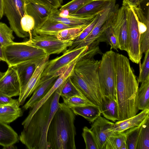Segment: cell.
<instances>
[{"label": "cell", "instance_id": "cell-20", "mask_svg": "<svg viewBox=\"0 0 149 149\" xmlns=\"http://www.w3.org/2000/svg\"><path fill=\"white\" fill-rule=\"evenodd\" d=\"M113 0H92L74 13L70 14L83 17L95 16L104 10Z\"/></svg>", "mask_w": 149, "mask_h": 149}, {"label": "cell", "instance_id": "cell-9", "mask_svg": "<svg viewBox=\"0 0 149 149\" xmlns=\"http://www.w3.org/2000/svg\"><path fill=\"white\" fill-rule=\"evenodd\" d=\"M26 44L42 49L50 56L63 52L72 44L73 41H63L55 36L47 35L36 34L24 42Z\"/></svg>", "mask_w": 149, "mask_h": 149}, {"label": "cell", "instance_id": "cell-43", "mask_svg": "<svg viewBox=\"0 0 149 149\" xmlns=\"http://www.w3.org/2000/svg\"><path fill=\"white\" fill-rule=\"evenodd\" d=\"M145 0H123L122 5L125 6H137Z\"/></svg>", "mask_w": 149, "mask_h": 149}, {"label": "cell", "instance_id": "cell-46", "mask_svg": "<svg viewBox=\"0 0 149 149\" xmlns=\"http://www.w3.org/2000/svg\"><path fill=\"white\" fill-rule=\"evenodd\" d=\"M4 15V6L3 1V0H0V16L1 18Z\"/></svg>", "mask_w": 149, "mask_h": 149}, {"label": "cell", "instance_id": "cell-36", "mask_svg": "<svg viewBox=\"0 0 149 149\" xmlns=\"http://www.w3.org/2000/svg\"><path fill=\"white\" fill-rule=\"evenodd\" d=\"M13 32L6 24L0 22V43L3 47L14 42Z\"/></svg>", "mask_w": 149, "mask_h": 149}, {"label": "cell", "instance_id": "cell-32", "mask_svg": "<svg viewBox=\"0 0 149 149\" xmlns=\"http://www.w3.org/2000/svg\"><path fill=\"white\" fill-rule=\"evenodd\" d=\"M126 139L125 132L111 131L107 139L104 149H120L123 142L126 141Z\"/></svg>", "mask_w": 149, "mask_h": 149}, {"label": "cell", "instance_id": "cell-31", "mask_svg": "<svg viewBox=\"0 0 149 149\" xmlns=\"http://www.w3.org/2000/svg\"><path fill=\"white\" fill-rule=\"evenodd\" d=\"M35 26V21L33 17L25 13L20 21V33L19 37H31Z\"/></svg>", "mask_w": 149, "mask_h": 149}, {"label": "cell", "instance_id": "cell-24", "mask_svg": "<svg viewBox=\"0 0 149 149\" xmlns=\"http://www.w3.org/2000/svg\"><path fill=\"white\" fill-rule=\"evenodd\" d=\"M75 27L51 20L48 18L35 28L32 36L38 35H47L55 36L60 31L64 29Z\"/></svg>", "mask_w": 149, "mask_h": 149}, {"label": "cell", "instance_id": "cell-45", "mask_svg": "<svg viewBox=\"0 0 149 149\" xmlns=\"http://www.w3.org/2000/svg\"><path fill=\"white\" fill-rule=\"evenodd\" d=\"M0 61H3L6 62V60L4 57L3 52V47L0 43Z\"/></svg>", "mask_w": 149, "mask_h": 149}, {"label": "cell", "instance_id": "cell-5", "mask_svg": "<svg viewBox=\"0 0 149 149\" xmlns=\"http://www.w3.org/2000/svg\"><path fill=\"white\" fill-rule=\"evenodd\" d=\"M3 52L8 67L28 62L38 63L48 55L44 50L28 45L24 42H14L3 47Z\"/></svg>", "mask_w": 149, "mask_h": 149}, {"label": "cell", "instance_id": "cell-25", "mask_svg": "<svg viewBox=\"0 0 149 149\" xmlns=\"http://www.w3.org/2000/svg\"><path fill=\"white\" fill-rule=\"evenodd\" d=\"M18 101L13 104L0 107V121L10 123L23 115Z\"/></svg>", "mask_w": 149, "mask_h": 149}, {"label": "cell", "instance_id": "cell-21", "mask_svg": "<svg viewBox=\"0 0 149 149\" xmlns=\"http://www.w3.org/2000/svg\"><path fill=\"white\" fill-rule=\"evenodd\" d=\"M149 109H146L138 114L127 119L117 121L114 123L111 131L117 132H123L127 130L141 125L148 117Z\"/></svg>", "mask_w": 149, "mask_h": 149}, {"label": "cell", "instance_id": "cell-3", "mask_svg": "<svg viewBox=\"0 0 149 149\" xmlns=\"http://www.w3.org/2000/svg\"><path fill=\"white\" fill-rule=\"evenodd\" d=\"M64 82L34 114L26 127L22 131L19 140L27 148L49 149L48 130L58 108Z\"/></svg>", "mask_w": 149, "mask_h": 149}, {"label": "cell", "instance_id": "cell-30", "mask_svg": "<svg viewBox=\"0 0 149 149\" xmlns=\"http://www.w3.org/2000/svg\"><path fill=\"white\" fill-rule=\"evenodd\" d=\"M88 25L64 29L58 32L54 36L58 39L62 41H73L79 36L84 30Z\"/></svg>", "mask_w": 149, "mask_h": 149}, {"label": "cell", "instance_id": "cell-19", "mask_svg": "<svg viewBox=\"0 0 149 149\" xmlns=\"http://www.w3.org/2000/svg\"><path fill=\"white\" fill-rule=\"evenodd\" d=\"M59 76L56 74L42 77L39 86L31 98L23 106V109L26 110L32 108L47 93Z\"/></svg>", "mask_w": 149, "mask_h": 149}, {"label": "cell", "instance_id": "cell-27", "mask_svg": "<svg viewBox=\"0 0 149 149\" xmlns=\"http://www.w3.org/2000/svg\"><path fill=\"white\" fill-rule=\"evenodd\" d=\"M37 64L32 62H28L20 63L12 66L17 72L20 81L21 88L27 83L31 77Z\"/></svg>", "mask_w": 149, "mask_h": 149}, {"label": "cell", "instance_id": "cell-44", "mask_svg": "<svg viewBox=\"0 0 149 149\" xmlns=\"http://www.w3.org/2000/svg\"><path fill=\"white\" fill-rule=\"evenodd\" d=\"M45 3L55 8H58L61 6L58 0H40Z\"/></svg>", "mask_w": 149, "mask_h": 149}, {"label": "cell", "instance_id": "cell-40", "mask_svg": "<svg viewBox=\"0 0 149 149\" xmlns=\"http://www.w3.org/2000/svg\"><path fill=\"white\" fill-rule=\"evenodd\" d=\"M92 0H72L63 6L59 10H68L70 14H72Z\"/></svg>", "mask_w": 149, "mask_h": 149}, {"label": "cell", "instance_id": "cell-33", "mask_svg": "<svg viewBox=\"0 0 149 149\" xmlns=\"http://www.w3.org/2000/svg\"><path fill=\"white\" fill-rule=\"evenodd\" d=\"M136 149H149V116L142 125Z\"/></svg>", "mask_w": 149, "mask_h": 149}, {"label": "cell", "instance_id": "cell-23", "mask_svg": "<svg viewBox=\"0 0 149 149\" xmlns=\"http://www.w3.org/2000/svg\"><path fill=\"white\" fill-rule=\"evenodd\" d=\"M58 9L52 10L48 18L54 21L72 26H78L89 24L93 21L96 16L90 17H83L79 16L69 14L66 17H61L58 15L57 11Z\"/></svg>", "mask_w": 149, "mask_h": 149}, {"label": "cell", "instance_id": "cell-51", "mask_svg": "<svg viewBox=\"0 0 149 149\" xmlns=\"http://www.w3.org/2000/svg\"><path fill=\"white\" fill-rule=\"evenodd\" d=\"M1 17H0V19H1Z\"/></svg>", "mask_w": 149, "mask_h": 149}, {"label": "cell", "instance_id": "cell-13", "mask_svg": "<svg viewBox=\"0 0 149 149\" xmlns=\"http://www.w3.org/2000/svg\"><path fill=\"white\" fill-rule=\"evenodd\" d=\"M24 6L25 13L35 20L34 29L48 18L52 10L56 9L40 0H25Z\"/></svg>", "mask_w": 149, "mask_h": 149}, {"label": "cell", "instance_id": "cell-16", "mask_svg": "<svg viewBox=\"0 0 149 149\" xmlns=\"http://www.w3.org/2000/svg\"><path fill=\"white\" fill-rule=\"evenodd\" d=\"M75 65L73 63L68 65L60 74L53 84L44 96L32 108V109L22 123L24 128L26 127L36 111L49 98L58 88L71 75Z\"/></svg>", "mask_w": 149, "mask_h": 149}, {"label": "cell", "instance_id": "cell-41", "mask_svg": "<svg viewBox=\"0 0 149 149\" xmlns=\"http://www.w3.org/2000/svg\"><path fill=\"white\" fill-rule=\"evenodd\" d=\"M145 54V57L140 68L137 80L139 83L142 82L149 77V49Z\"/></svg>", "mask_w": 149, "mask_h": 149}, {"label": "cell", "instance_id": "cell-22", "mask_svg": "<svg viewBox=\"0 0 149 149\" xmlns=\"http://www.w3.org/2000/svg\"><path fill=\"white\" fill-rule=\"evenodd\" d=\"M100 108L101 114L104 118L114 122L118 121V108L116 98L103 96Z\"/></svg>", "mask_w": 149, "mask_h": 149}, {"label": "cell", "instance_id": "cell-14", "mask_svg": "<svg viewBox=\"0 0 149 149\" xmlns=\"http://www.w3.org/2000/svg\"><path fill=\"white\" fill-rule=\"evenodd\" d=\"M47 55L38 63L35 71L27 83L21 88L18 101L19 105H22L26 100L34 92L39 85L42 73L49 61Z\"/></svg>", "mask_w": 149, "mask_h": 149}, {"label": "cell", "instance_id": "cell-15", "mask_svg": "<svg viewBox=\"0 0 149 149\" xmlns=\"http://www.w3.org/2000/svg\"><path fill=\"white\" fill-rule=\"evenodd\" d=\"M112 26L113 32L118 39L119 49L126 51L128 27L126 6L122 5L119 8L113 21Z\"/></svg>", "mask_w": 149, "mask_h": 149}, {"label": "cell", "instance_id": "cell-10", "mask_svg": "<svg viewBox=\"0 0 149 149\" xmlns=\"http://www.w3.org/2000/svg\"><path fill=\"white\" fill-rule=\"evenodd\" d=\"M88 47L86 46L70 50L68 49L61 56L49 60L42 77L56 74L59 75L68 65L77 60Z\"/></svg>", "mask_w": 149, "mask_h": 149}, {"label": "cell", "instance_id": "cell-2", "mask_svg": "<svg viewBox=\"0 0 149 149\" xmlns=\"http://www.w3.org/2000/svg\"><path fill=\"white\" fill-rule=\"evenodd\" d=\"M115 68L120 121L137 114L139 110L137 104L139 83L127 57L116 53Z\"/></svg>", "mask_w": 149, "mask_h": 149}, {"label": "cell", "instance_id": "cell-11", "mask_svg": "<svg viewBox=\"0 0 149 149\" xmlns=\"http://www.w3.org/2000/svg\"><path fill=\"white\" fill-rule=\"evenodd\" d=\"M4 13L10 28L19 37L20 33V21L25 14V0H3Z\"/></svg>", "mask_w": 149, "mask_h": 149}, {"label": "cell", "instance_id": "cell-35", "mask_svg": "<svg viewBox=\"0 0 149 149\" xmlns=\"http://www.w3.org/2000/svg\"><path fill=\"white\" fill-rule=\"evenodd\" d=\"M98 41L99 42H107L111 46V50L113 49L117 50L119 48L118 39L113 32L112 26L105 30Z\"/></svg>", "mask_w": 149, "mask_h": 149}, {"label": "cell", "instance_id": "cell-49", "mask_svg": "<svg viewBox=\"0 0 149 149\" xmlns=\"http://www.w3.org/2000/svg\"><path fill=\"white\" fill-rule=\"evenodd\" d=\"M5 72H3L0 71V79L4 75Z\"/></svg>", "mask_w": 149, "mask_h": 149}, {"label": "cell", "instance_id": "cell-26", "mask_svg": "<svg viewBox=\"0 0 149 149\" xmlns=\"http://www.w3.org/2000/svg\"><path fill=\"white\" fill-rule=\"evenodd\" d=\"M19 140V136L14 130L7 124L0 121V145L6 147Z\"/></svg>", "mask_w": 149, "mask_h": 149}, {"label": "cell", "instance_id": "cell-42", "mask_svg": "<svg viewBox=\"0 0 149 149\" xmlns=\"http://www.w3.org/2000/svg\"><path fill=\"white\" fill-rule=\"evenodd\" d=\"M18 101V100L13 99L0 92V107L13 104Z\"/></svg>", "mask_w": 149, "mask_h": 149}, {"label": "cell", "instance_id": "cell-17", "mask_svg": "<svg viewBox=\"0 0 149 149\" xmlns=\"http://www.w3.org/2000/svg\"><path fill=\"white\" fill-rule=\"evenodd\" d=\"M21 88L17 71L13 67H8L0 79V92L11 97L19 96Z\"/></svg>", "mask_w": 149, "mask_h": 149}, {"label": "cell", "instance_id": "cell-48", "mask_svg": "<svg viewBox=\"0 0 149 149\" xmlns=\"http://www.w3.org/2000/svg\"><path fill=\"white\" fill-rule=\"evenodd\" d=\"M3 148L4 149H16V147L14 145V144H13L7 147Z\"/></svg>", "mask_w": 149, "mask_h": 149}, {"label": "cell", "instance_id": "cell-47", "mask_svg": "<svg viewBox=\"0 0 149 149\" xmlns=\"http://www.w3.org/2000/svg\"><path fill=\"white\" fill-rule=\"evenodd\" d=\"M120 149H128L126 141L123 142L121 146Z\"/></svg>", "mask_w": 149, "mask_h": 149}, {"label": "cell", "instance_id": "cell-50", "mask_svg": "<svg viewBox=\"0 0 149 149\" xmlns=\"http://www.w3.org/2000/svg\"><path fill=\"white\" fill-rule=\"evenodd\" d=\"M60 3L61 4L63 3V0H58Z\"/></svg>", "mask_w": 149, "mask_h": 149}, {"label": "cell", "instance_id": "cell-18", "mask_svg": "<svg viewBox=\"0 0 149 149\" xmlns=\"http://www.w3.org/2000/svg\"><path fill=\"white\" fill-rule=\"evenodd\" d=\"M114 124L101 116L92 123L90 129L94 134L99 149H104L107 139Z\"/></svg>", "mask_w": 149, "mask_h": 149}, {"label": "cell", "instance_id": "cell-4", "mask_svg": "<svg viewBox=\"0 0 149 149\" xmlns=\"http://www.w3.org/2000/svg\"><path fill=\"white\" fill-rule=\"evenodd\" d=\"M76 115L63 102L58 108L49 125L47 135L49 149H75Z\"/></svg>", "mask_w": 149, "mask_h": 149}, {"label": "cell", "instance_id": "cell-29", "mask_svg": "<svg viewBox=\"0 0 149 149\" xmlns=\"http://www.w3.org/2000/svg\"><path fill=\"white\" fill-rule=\"evenodd\" d=\"M137 93L138 109L143 110L149 109V77L141 83Z\"/></svg>", "mask_w": 149, "mask_h": 149}, {"label": "cell", "instance_id": "cell-37", "mask_svg": "<svg viewBox=\"0 0 149 149\" xmlns=\"http://www.w3.org/2000/svg\"><path fill=\"white\" fill-rule=\"evenodd\" d=\"M74 95H78L85 97L81 92L72 82L69 77L64 82L60 96L62 98H63Z\"/></svg>", "mask_w": 149, "mask_h": 149}, {"label": "cell", "instance_id": "cell-12", "mask_svg": "<svg viewBox=\"0 0 149 149\" xmlns=\"http://www.w3.org/2000/svg\"><path fill=\"white\" fill-rule=\"evenodd\" d=\"M132 11L137 23L140 36V54L141 56L149 49V11L146 14L140 7H129Z\"/></svg>", "mask_w": 149, "mask_h": 149}, {"label": "cell", "instance_id": "cell-28", "mask_svg": "<svg viewBox=\"0 0 149 149\" xmlns=\"http://www.w3.org/2000/svg\"><path fill=\"white\" fill-rule=\"evenodd\" d=\"M70 109L76 115L82 116L90 123L101 115L100 107L95 105L76 107Z\"/></svg>", "mask_w": 149, "mask_h": 149}, {"label": "cell", "instance_id": "cell-34", "mask_svg": "<svg viewBox=\"0 0 149 149\" xmlns=\"http://www.w3.org/2000/svg\"><path fill=\"white\" fill-rule=\"evenodd\" d=\"M143 123L139 126L130 128L125 131L128 149H136L139 133Z\"/></svg>", "mask_w": 149, "mask_h": 149}, {"label": "cell", "instance_id": "cell-6", "mask_svg": "<svg viewBox=\"0 0 149 149\" xmlns=\"http://www.w3.org/2000/svg\"><path fill=\"white\" fill-rule=\"evenodd\" d=\"M115 54L111 50L102 54L98 68V75L103 96H111L116 98Z\"/></svg>", "mask_w": 149, "mask_h": 149}, {"label": "cell", "instance_id": "cell-7", "mask_svg": "<svg viewBox=\"0 0 149 149\" xmlns=\"http://www.w3.org/2000/svg\"><path fill=\"white\" fill-rule=\"evenodd\" d=\"M116 0H113L108 6L101 13L99 18L93 29L75 48L89 46L93 42L97 41L105 30L112 25L119 9V5L116 4Z\"/></svg>", "mask_w": 149, "mask_h": 149}, {"label": "cell", "instance_id": "cell-8", "mask_svg": "<svg viewBox=\"0 0 149 149\" xmlns=\"http://www.w3.org/2000/svg\"><path fill=\"white\" fill-rule=\"evenodd\" d=\"M126 6L128 27L126 52L130 59L132 62L138 64L142 57L140 54V36L137 23L132 10L129 7Z\"/></svg>", "mask_w": 149, "mask_h": 149}, {"label": "cell", "instance_id": "cell-38", "mask_svg": "<svg viewBox=\"0 0 149 149\" xmlns=\"http://www.w3.org/2000/svg\"><path fill=\"white\" fill-rule=\"evenodd\" d=\"M82 135L85 143L86 149H99L94 134L90 129L86 126L84 127Z\"/></svg>", "mask_w": 149, "mask_h": 149}, {"label": "cell", "instance_id": "cell-39", "mask_svg": "<svg viewBox=\"0 0 149 149\" xmlns=\"http://www.w3.org/2000/svg\"><path fill=\"white\" fill-rule=\"evenodd\" d=\"M63 103L70 108L76 107L94 105L85 98L78 95L63 98Z\"/></svg>", "mask_w": 149, "mask_h": 149}, {"label": "cell", "instance_id": "cell-1", "mask_svg": "<svg viewBox=\"0 0 149 149\" xmlns=\"http://www.w3.org/2000/svg\"><path fill=\"white\" fill-rule=\"evenodd\" d=\"M101 53L98 45H91L76 61L70 77L72 82L84 97L100 107L103 95L98 75L100 60L94 58Z\"/></svg>", "mask_w": 149, "mask_h": 149}]
</instances>
